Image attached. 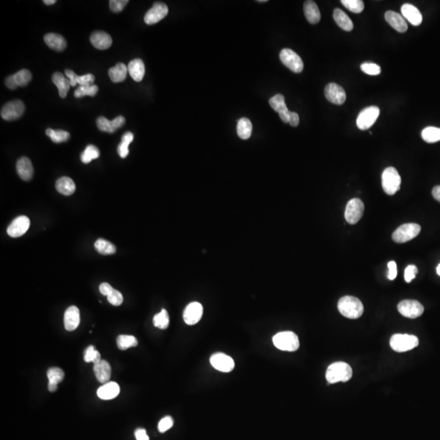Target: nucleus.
<instances>
[{"mask_svg": "<svg viewBox=\"0 0 440 440\" xmlns=\"http://www.w3.org/2000/svg\"><path fill=\"white\" fill-rule=\"evenodd\" d=\"M338 308L342 316L349 319L360 318L364 312L361 301L352 296L342 297L338 302Z\"/></svg>", "mask_w": 440, "mask_h": 440, "instance_id": "f257e3e1", "label": "nucleus"}, {"mask_svg": "<svg viewBox=\"0 0 440 440\" xmlns=\"http://www.w3.org/2000/svg\"><path fill=\"white\" fill-rule=\"evenodd\" d=\"M325 377L330 384L339 382H347L351 378L352 369L346 363H334L328 366Z\"/></svg>", "mask_w": 440, "mask_h": 440, "instance_id": "f03ea898", "label": "nucleus"}, {"mask_svg": "<svg viewBox=\"0 0 440 440\" xmlns=\"http://www.w3.org/2000/svg\"><path fill=\"white\" fill-rule=\"evenodd\" d=\"M272 342L276 348L284 351H295L300 346L298 337L290 331L278 333L273 337Z\"/></svg>", "mask_w": 440, "mask_h": 440, "instance_id": "7ed1b4c3", "label": "nucleus"}, {"mask_svg": "<svg viewBox=\"0 0 440 440\" xmlns=\"http://www.w3.org/2000/svg\"><path fill=\"white\" fill-rule=\"evenodd\" d=\"M382 184L386 194L394 195L400 189L401 177L395 168L390 166L382 173Z\"/></svg>", "mask_w": 440, "mask_h": 440, "instance_id": "20e7f679", "label": "nucleus"}, {"mask_svg": "<svg viewBox=\"0 0 440 440\" xmlns=\"http://www.w3.org/2000/svg\"><path fill=\"white\" fill-rule=\"evenodd\" d=\"M419 344L417 337L410 334H397L390 338L391 348L397 352H405L412 350Z\"/></svg>", "mask_w": 440, "mask_h": 440, "instance_id": "39448f33", "label": "nucleus"}, {"mask_svg": "<svg viewBox=\"0 0 440 440\" xmlns=\"http://www.w3.org/2000/svg\"><path fill=\"white\" fill-rule=\"evenodd\" d=\"M421 232V226L416 224H403L394 231L392 235L394 241L405 243L415 238Z\"/></svg>", "mask_w": 440, "mask_h": 440, "instance_id": "423d86ee", "label": "nucleus"}, {"mask_svg": "<svg viewBox=\"0 0 440 440\" xmlns=\"http://www.w3.org/2000/svg\"><path fill=\"white\" fill-rule=\"evenodd\" d=\"M380 114V109L378 106H369L360 113L356 119V125L360 130H364L370 128L376 122Z\"/></svg>", "mask_w": 440, "mask_h": 440, "instance_id": "0eeeda50", "label": "nucleus"}, {"mask_svg": "<svg viewBox=\"0 0 440 440\" xmlns=\"http://www.w3.org/2000/svg\"><path fill=\"white\" fill-rule=\"evenodd\" d=\"M280 59L281 62L294 73H301L303 70V62L300 56L296 52L284 48L280 53Z\"/></svg>", "mask_w": 440, "mask_h": 440, "instance_id": "6e6552de", "label": "nucleus"}, {"mask_svg": "<svg viewBox=\"0 0 440 440\" xmlns=\"http://www.w3.org/2000/svg\"><path fill=\"white\" fill-rule=\"evenodd\" d=\"M364 211V205L362 201L354 198L349 201L345 210V218L350 224H356L362 218Z\"/></svg>", "mask_w": 440, "mask_h": 440, "instance_id": "1a4fd4ad", "label": "nucleus"}, {"mask_svg": "<svg viewBox=\"0 0 440 440\" xmlns=\"http://www.w3.org/2000/svg\"><path fill=\"white\" fill-rule=\"evenodd\" d=\"M25 112V104L21 100H16L7 103L1 109V117L6 121L18 119Z\"/></svg>", "mask_w": 440, "mask_h": 440, "instance_id": "9d476101", "label": "nucleus"}, {"mask_svg": "<svg viewBox=\"0 0 440 440\" xmlns=\"http://www.w3.org/2000/svg\"><path fill=\"white\" fill-rule=\"evenodd\" d=\"M400 314L407 318L415 319L422 316L424 312V306L416 300H404L398 305Z\"/></svg>", "mask_w": 440, "mask_h": 440, "instance_id": "9b49d317", "label": "nucleus"}, {"mask_svg": "<svg viewBox=\"0 0 440 440\" xmlns=\"http://www.w3.org/2000/svg\"><path fill=\"white\" fill-rule=\"evenodd\" d=\"M210 364L217 370L223 372H229L234 369L233 359L224 353H215L210 359Z\"/></svg>", "mask_w": 440, "mask_h": 440, "instance_id": "f8f14e48", "label": "nucleus"}, {"mask_svg": "<svg viewBox=\"0 0 440 440\" xmlns=\"http://www.w3.org/2000/svg\"><path fill=\"white\" fill-rule=\"evenodd\" d=\"M168 7L163 3H155L144 16L147 25H154L164 18L168 14Z\"/></svg>", "mask_w": 440, "mask_h": 440, "instance_id": "ddd939ff", "label": "nucleus"}, {"mask_svg": "<svg viewBox=\"0 0 440 440\" xmlns=\"http://www.w3.org/2000/svg\"><path fill=\"white\" fill-rule=\"evenodd\" d=\"M324 95L329 102L334 104H344L346 95L344 89L337 83H328L324 88Z\"/></svg>", "mask_w": 440, "mask_h": 440, "instance_id": "4468645a", "label": "nucleus"}, {"mask_svg": "<svg viewBox=\"0 0 440 440\" xmlns=\"http://www.w3.org/2000/svg\"><path fill=\"white\" fill-rule=\"evenodd\" d=\"M32 79V74L28 70L23 69L5 79V84L9 89L14 90L18 86H25Z\"/></svg>", "mask_w": 440, "mask_h": 440, "instance_id": "2eb2a0df", "label": "nucleus"}, {"mask_svg": "<svg viewBox=\"0 0 440 440\" xmlns=\"http://www.w3.org/2000/svg\"><path fill=\"white\" fill-rule=\"evenodd\" d=\"M30 221L28 217L22 215V216L17 217L12 221V224L8 226V234L16 238V237H20L23 236L30 228Z\"/></svg>", "mask_w": 440, "mask_h": 440, "instance_id": "dca6fc26", "label": "nucleus"}, {"mask_svg": "<svg viewBox=\"0 0 440 440\" xmlns=\"http://www.w3.org/2000/svg\"><path fill=\"white\" fill-rule=\"evenodd\" d=\"M203 315V306L197 302H191L186 308L184 309V322L188 325H193L200 321Z\"/></svg>", "mask_w": 440, "mask_h": 440, "instance_id": "f3484780", "label": "nucleus"}, {"mask_svg": "<svg viewBox=\"0 0 440 440\" xmlns=\"http://www.w3.org/2000/svg\"><path fill=\"white\" fill-rule=\"evenodd\" d=\"M125 122L126 119L122 116L117 117L113 121L108 120L104 117H99L96 120V125L98 126L99 130L101 131L114 133L118 129L121 128L125 124Z\"/></svg>", "mask_w": 440, "mask_h": 440, "instance_id": "a211bd4d", "label": "nucleus"}, {"mask_svg": "<svg viewBox=\"0 0 440 440\" xmlns=\"http://www.w3.org/2000/svg\"><path fill=\"white\" fill-rule=\"evenodd\" d=\"M80 324V312L75 306L67 308L64 312V324L67 331H74Z\"/></svg>", "mask_w": 440, "mask_h": 440, "instance_id": "6ab92c4d", "label": "nucleus"}, {"mask_svg": "<svg viewBox=\"0 0 440 440\" xmlns=\"http://www.w3.org/2000/svg\"><path fill=\"white\" fill-rule=\"evenodd\" d=\"M385 18H386L387 23L398 32H406L407 30H408L406 20L397 12H393V11H387L385 14Z\"/></svg>", "mask_w": 440, "mask_h": 440, "instance_id": "aec40b11", "label": "nucleus"}, {"mask_svg": "<svg viewBox=\"0 0 440 440\" xmlns=\"http://www.w3.org/2000/svg\"><path fill=\"white\" fill-rule=\"evenodd\" d=\"M91 42L99 50H105L112 45V38L104 31H96L91 35Z\"/></svg>", "mask_w": 440, "mask_h": 440, "instance_id": "412c9836", "label": "nucleus"}, {"mask_svg": "<svg viewBox=\"0 0 440 440\" xmlns=\"http://www.w3.org/2000/svg\"><path fill=\"white\" fill-rule=\"evenodd\" d=\"M403 17L407 19L412 26H420L422 21V15L416 7L410 4H405L401 7Z\"/></svg>", "mask_w": 440, "mask_h": 440, "instance_id": "4be33fe9", "label": "nucleus"}, {"mask_svg": "<svg viewBox=\"0 0 440 440\" xmlns=\"http://www.w3.org/2000/svg\"><path fill=\"white\" fill-rule=\"evenodd\" d=\"M119 393H120V387L117 382H106L97 390V395L99 398L104 400L116 398Z\"/></svg>", "mask_w": 440, "mask_h": 440, "instance_id": "5701e85b", "label": "nucleus"}, {"mask_svg": "<svg viewBox=\"0 0 440 440\" xmlns=\"http://www.w3.org/2000/svg\"><path fill=\"white\" fill-rule=\"evenodd\" d=\"M16 171L20 179L26 181L31 180L34 174V168L30 159L26 157L20 158L16 162Z\"/></svg>", "mask_w": 440, "mask_h": 440, "instance_id": "b1692460", "label": "nucleus"}, {"mask_svg": "<svg viewBox=\"0 0 440 440\" xmlns=\"http://www.w3.org/2000/svg\"><path fill=\"white\" fill-rule=\"evenodd\" d=\"M93 370L99 382L103 384L108 382L111 377V366L106 360H101L100 362L94 364Z\"/></svg>", "mask_w": 440, "mask_h": 440, "instance_id": "393cba45", "label": "nucleus"}, {"mask_svg": "<svg viewBox=\"0 0 440 440\" xmlns=\"http://www.w3.org/2000/svg\"><path fill=\"white\" fill-rule=\"evenodd\" d=\"M48 378V390L50 392H55L57 390V385L64 379V371L57 367L49 368L47 372Z\"/></svg>", "mask_w": 440, "mask_h": 440, "instance_id": "a878e982", "label": "nucleus"}, {"mask_svg": "<svg viewBox=\"0 0 440 440\" xmlns=\"http://www.w3.org/2000/svg\"><path fill=\"white\" fill-rule=\"evenodd\" d=\"M44 42L49 48L58 52H62L67 47V42L64 37L54 33L47 34L44 36Z\"/></svg>", "mask_w": 440, "mask_h": 440, "instance_id": "bb28decb", "label": "nucleus"}, {"mask_svg": "<svg viewBox=\"0 0 440 440\" xmlns=\"http://www.w3.org/2000/svg\"><path fill=\"white\" fill-rule=\"evenodd\" d=\"M130 77L136 82H141L145 74V67L144 62L140 59L132 60L127 66Z\"/></svg>", "mask_w": 440, "mask_h": 440, "instance_id": "cd10ccee", "label": "nucleus"}, {"mask_svg": "<svg viewBox=\"0 0 440 440\" xmlns=\"http://www.w3.org/2000/svg\"><path fill=\"white\" fill-rule=\"evenodd\" d=\"M305 16L306 20L310 22L311 24H316L320 20V12L319 8L316 3L312 0H308L304 3L303 5Z\"/></svg>", "mask_w": 440, "mask_h": 440, "instance_id": "c85d7f7f", "label": "nucleus"}, {"mask_svg": "<svg viewBox=\"0 0 440 440\" xmlns=\"http://www.w3.org/2000/svg\"><path fill=\"white\" fill-rule=\"evenodd\" d=\"M52 82L58 88L60 97L63 99L65 98L71 86L70 80L67 79L61 73L56 72L52 75Z\"/></svg>", "mask_w": 440, "mask_h": 440, "instance_id": "c756f323", "label": "nucleus"}, {"mask_svg": "<svg viewBox=\"0 0 440 440\" xmlns=\"http://www.w3.org/2000/svg\"><path fill=\"white\" fill-rule=\"evenodd\" d=\"M56 190L58 191L61 194L65 195V196H70L72 195L75 190H76V186L73 181L72 179L69 177H61L58 179L56 183Z\"/></svg>", "mask_w": 440, "mask_h": 440, "instance_id": "7c9ffc66", "label": "nucleus"}, {"mask_svg": "<svg viewBox=\"0 0 440 440\" xmlns=\"http://www.w3.org/2000/svg\"><path fill=\"white\" fill-rule=\"evenodd\" d=\"M128 68L123 63H118L116 65L108 70V75L114 82H122L126 78Z\"/></svg>", "mask_w": 440, "mask_h": 440, "instance_id": "2f4dec72", "label": "nucleus"}, {"mask_svg": "<svg viewBox=\"0 0 440 440\" xmlns=\"http://www.w3.org/2000/svg\"><path fill=\"white\" fill-rule=\"evenodd\" d=\"M334 19L341 29L346 31H351L353 30V22L347 15L339 8H336L334 11Z\"/></svg>", "mask_w": 440, "mask_h": 440, "instance_id": "473e14b6", "label": "nucleus"}, {"mask_svg": "<svg viewBox=\"0 0 440 440\" xmlns=\"http://www.w3.org/2000/svg\"><path fill=\"white\" fill-rule=\"evenodd\" d=\"M253 126L250 119L246 118H240L237 122V135L242 140H248L252 133Z\"/></svg>", "mask_w": 440, "mask_h": 440, "instance_id": "72a5a7b5", "label": "nucleus"}, {"mask_svg": "<svg viewBox=\"0 0 440 440\" xmlns=\"http://www.w3.org/2000/svg\"><path fill=\"white\" fill-rule=\"evenodd\" d=\"M134 140V135L131 132H126L122 137V141L118 147V152L122 158H126L129 154V145Z\"/></svg>", "mask_w": 440, "mask_h": 440, "instance_id": "f704fd0d", "label": "nucleus"}, {"mask_svg": "<svg viewBox=\"0 0 440 440\" xmlns=\"http://www.w3.org/2000/svg\"><path fill=\"white\" fill-rule=\"evenodd\" d=\"M95 248L103 255H109L116 252V247L111 242L104 239H98L95 243Z\"/></svg>", "mask_w": 440, "mask_h": 440, "instance_id": "c9c22d12", "label": "nucleus"}, {"mask_svg": "<svg viewBox=\"0 0 440 440\" xmlns=\"http://www.w3.org/2000/svg\"><path fill=\"white\" fill-rule=\"evenodd\" d=\"M422 137L427 143H436L440 141V128L434 126H427L422 131Z\"/></svg>", "mask_w": 440, "mask_h": 440, "instance_id": "e433bc0d", "label": "nucleus"}, {"mask_svg": "<svg viewBox=\"0 0 440 440\" xmlns=\"http://www.w3.org/2000/svg\"><path fill=\"white\" fill-rule=\"evenodd\" d=\"M117 345L118 348L122 350H127L130 347H135L138 345V341L134 336L130 335H119L117 338Z\"/></svg>", "mask_w": 440, "mask_h": 440, "instance_id": "4c0bfd02", "label": "nucleus"}, {"mask_svg": "<svg viewBox=\"0 0 440 440\" xmlns=\"http://www.w3.org/2000/svg\"><path fill=\"white\" fill-rule=\"evenodd\" d=\"M46 134L48 137H50L53 142L56 144L65 142L70 137V133L63 130H53V129L48 128L46 130Z\"/></svg>", "mask_w": 440, "mask_h": 440, "instance_id": "58836bf2", "label": "nucleus"}, {"mask_svg": "<svg viewBox=\"0 0 440 440\" xmlns=\"http://www.w3.org/2000/svg\"><path fill=\"white\" fill-rule=\"evenodd\" d=\"M100 157V151L95 145H88L85 150L81 154V161L85 164L90 163L92 160L97 159Z\"/></svg>", "mask_w": 440, "mask_h": 440, "instance_id": "ea45409f", "label": "nucleus"}, {"mask_svg": "<svg viewBox=\"0 0 440 440\" xmlns=\"http://www.w3.org/2000/svg\"><path fill=\"white\" fill-rule=\"evenodd\" d=\"M170 319L167 311L162 309L159 313L155 315L153 317L154 326L160 329H166L168 328Z\"/></svg>", "mask_w": 440, "mask_h": 440, "instance_id": "a19ab883", "label": "nucleus"}, {"mask_svg": "<svg viewBox=\"0 0 440 440\" xmlns=\"http://www.w3.org/2000/svg\"><path fill=\"white\" fill-rule=\"evenodd\" d=\"M99 87L96 85H91V86H80L77 88L74 92V96L76 98H82L84 96H95L98 92Z\"/></svg>", "mask_w": 440, "mask_h": 440, "instance_id": "79ce46f5", "label": "nucleus"}, {"mask_svg": "<svg viewBox=\"0 0 440 440\" xmlns=\"http://www.w3.org/2000/svg\"><path fill=\"white\" fill-rule=\"evenodd\" d=\"M342 5L354 13H360L364 10V4L362 0H342Z\"/></svg>", "mask_w": 440, "mask_h": 440, "instance_id": "37998d69", "label": "nucleus"}, {"mask_svg": "<svg viewBox=\"0 0 440 440\" xmlns=\"http://www.w3.org/2000/svg\"><path fill=\"white\" fill-rule=\"evenodd\" d=\"M269 104H270L271 107H272L275 111L276 112L280 113L283 110L287 109V106H286L285 101H284V97L283 95L281 94H277L276 96H273L272 98L269 100Z\"/></svg>", "mask_w": 440, "mask_h": 440, "instance_id": "c03bdc74", "label": "nucleus"}, {"mask_svg": "<svg viewBox=\"0 0 440 440\" xmlns=\"http://www.w3.org/2000/svg\"><path fill=\"white\" fill-rule=\"evenodd\" d=\"M84 360L86 363H93L96 364L101 360L100 352L95 349L94 346H88L84 352Z\"/></svg>", "mask_w": 440, "mask_h": 440, "instance_id": "a18cd8bd", "label": "nucleus"}, {"mask_svg": "<svg viewBox=\"0 0 440 440\" xmlns=\"http://www.w3.org/2000/svg\"><path fill=\"white\" fill-rule=\"evenodd\" d=\"M360 69H361L363 72L368 74V75H378V74H380L381 72H382L380 66L378 65V64H374V63H363L360 65Z\"/></svg>", "mask_w": 440, "mask_h": 440, "instance_id": "49530a36", "label": "nucleus"}, {"mask_svg": "<svg viewBox=\"0 0 440 440\" xmlns=\"http://www.w3.org/2000/svg\"><path fill=\"white\" fill-rule=\"evenodd\" d=\"M95 79H96V78L92 74H84V75H82V76H78L76 74V76H75V81H76L77 84L78 83L80 86H91V85H93Z\"/></svg>", "mask_w": 440, "mask_h": 440, "instance_id": "de8ad7c7", "label": "nucleus"}, {"mask_svg": "<svg viewBox=\"0 0 440 440\" xmlns=\"http://www.w3.org/2000/svg\"><path fill=\"white\" fill-rule=\"evenodd\" d=\"M173 425H174V420H173V418L170 416H165V417L162 418V420H161L160 422H159V423H158V430H159L161 433L166 432V431H167L169 429L172 427Z\"/></svg>", "mask_w": 440, "mask_h": 440, "instance_id": "09e8293b", "label": "nucleus"}, {"mask_svg": "<svg viewBox=\"0 0 440 440\" xmlns=\"http://www.w3.org/2000/svg\"><path fill=\"white\" fill-rule=\"evenodd\" d=\"M107 298H108L109 303L114 305V306H120L122 302H123L122 294L118 290H113V292L108 296H107Z\"/></svg>", "mask_w": 440, "mask_h": 440, "instance_id": "8fccbe9b", "label": "nucleus"}, {"mask_svg": "<svg viewBox=\"0 0 440 440\" xmlns=\"http://www.w3.org/2000/svg\"><path fill=\"white\" fill-rule=\"evenodd\" d=\"M128 3V0H110L109 8L112 12H120Z\"/></svg>", "mask_w": 440, "mask_h": 440, "instance_id": "3c124183", "label": "nucleus"}, {"mask_svg": "<svg viewBox=\"0 0 440 440\" xmlns=\"http://www.w3.org/2000/svg\"><path fill=\"white\" fill-rule=\"evenodd\" d=\"M418 269L415 265H409L407 267L404 272V279L406 282L409 283L415 278V276L417 274Z\"/></svg>", "mask_w": 440, "mask_h": 440, "instance_id": "603ef678", "label": "nucleus"}, {"mask_svg": "<svg viewBox=\"0 0 440 440\" xmlns=\"http://www.w3.org/2000/svg\"><path fill=\"white\" fill-rule=\"evenodd\" d=\"M388 269L389 280H394V279H395L396 276H397V265H396L395 262H394V261H391V262H389Z\"/></svg>", "mask_w": 440, "mask_h": 440, "instance_id": "864d4df0", "label": "nucleus"}, {"mask_svg": "<svg viewBox=\"0 0 440 440\" xmlns=\"http://www.w3.org/2000/svg\"><path fill=\"white\" fill-rule=\"evenodd\" d=\"M114 290V289L113 288L112 286L108 283H102L100 285V292L104 296H108Z\"/></svg>", "mask_w": 440, "mask_h": 440, "instance_id": "5fc2aeb1", "label": "nucleus"}, {"mask_svg": "<svg viewBox=\"0 0 440 440\" xmlns=\"http://www.w3.org/2000/svg\"><path fill=\"white\" fill-rule=\"evenodd\" d=\"M136 440H149L148 434L144 429H137L135 432Z\"/></svg>", "mask_w": 440, "mask_h": 440, "instance_id": "6e6d98bb", "label": "nucleus"}, {"mask_svg": "<svg viewBox=\"0 0 440 440\" xmlns=\"http://www.w3.org/2000/svg\"><path fill=\"white\" fill-rule=\"evenodd\" d=\"M289 123L292 126H297L299 124V116L297 113L290 112Z\"/></svg>", "mask_w": 440, "mask_h": 440, "instance_id": "4d7b16f0", "label": "nucleus"}, {"mask_svg": "<svg viewBox=\"0 0 440 440\" xmlns=\"http://www.w3.org/2000/svg\"><path fill=\"white\" fill-rule=\"evenodd\" d=\"M65 73L66 76L68 77L69 80L70 82V85L72 86H75L77 85L76 81H75V76H76V74L73 71V70H65L64 71Z\"/></svg>", "mask_w": 440, "mask_h": 440, "instance_id": "13d9d810", "label": "nucleus"}, {"mask_svg": "<svg viewBox=\"0 0 440 440\" xmlns=\"http://www.w3.org/2000/svg\"><path fill=\"white\" fill-rule=\"evenodd\" d=\"M290 111H289L288 108L285 110H283L281 112L279 113V116H280V119L282 120L283 122L284 123H289V119H290Z\"/></svg>", "mask_w": 440, "mask_h": 440, "instance_id": "bf43d9fd", "label": "nucleus"}, {"mask_svg": "<svg viewBox=\"0 0 440 440\" xmlns=\"http://www.w3.org/2000/svg\"><path fill=\"white\" fill-rule=\"evenodd\" d=\"M432 195L435 200L440 202V185L439 186H435L433 188Z\"/></svg>", "mask_w": 440, "mask_h": 440, "instance_id": "052dcab7", "label": "nucleus"}, {"mask_svg": "<svg viewBox=\"0 0 440 440\" xmlns=\"http://www.w3.org/2000/svg\"><path fill=\"white\" fill-rule=\"evenodd\" d=\"M56 0H44V4H46V5H52V4H56Z\"/></svg>", "mask_w": 440, "mask_h": 440, "instance_id": "680f3d73", "label": "nucleus"}, {"mask_svg": "<svg viewBox=\"0 0 440 440\" xmlns=\"http://www.w3.org/2000/svg\"><path fill=\"white\" fill-rule=\"evenodd\" d=\"M436 272L437 274H438V276H440V263L438 264V267H437Z\"/></svg>", "mask_w": 440, "mask_h": 440, "instance_id": "e2e57ef3", "label": "nucleus"}, {"mask_svg": "<svg viewBox=\"0 0 440 440\" xmlns=\"http://www.w3.org/2000/svg\"><path fill=\"white\" fill-rule=\"evenodd\" d=\"M258 3H265L267 2V0H258Z\"/></svg>", "mask_w": 440, "mask_h": 440, "instance_id": "0e129e2a", "label": "nucleus"}]
</instances>
